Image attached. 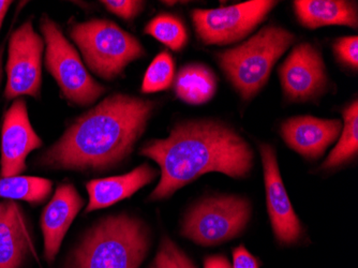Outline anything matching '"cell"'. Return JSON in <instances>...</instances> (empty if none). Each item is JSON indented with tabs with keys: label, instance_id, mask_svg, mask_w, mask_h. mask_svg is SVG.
Listing matches in <instances>:
<instances>
[{
	"label": "cell",
	"instance_id": "603a6c76",
	"mask_svg": "<svg viewBox=\"0 0 358 268\" xmlns=\"http://www.w3.org/2000/svg\"><path fill=\"white\" fill-rule=\"evenodd\" d=\"M150 268H196L191 259L168 237L161 239Z\"/></svg>",
	"mask_w": 358,
	"mask_h": 268
},
{
	"label": "cell",
	"instance_id": "9c48e42d",
	"mask_svg": "<svg viewBox=\"0 0 358 268\" xmlns=\"http://www.w3.org/2000/svg\"><path fill=\"white\" fill-rule=\"evenodd\" d=\"M44 41L30 21L12 34L7 62V99L39 97L42 84V54Z\"/></svg>",
	"mask_w": 358,
	"mask_h": 268
},
{
	"label": "cell",
	"instance_id": "7c38bea8",
	"mask_svg": "<svg viewBox=\"0 0 358 268\" xmlns=\"http://www.w3.org/2000/svg\"><path fill=\"white\" fill-rule=\"evenodd\" d=\"M41 145L30 124L25 100L16 99L3 120L0 177L20 176L26 170L28 155Z\"/></svg>",
	"mask_w": 358,
	"mask_h": 268
},
{
	"label": "cell",
	"instance_id": "cb8c5ba5",
	"mask_svg": "<svg viewBox=\"0 0 358 268\" xmlns=\"http://www.w3.org/2000/svg\"><path fill=\"white\" fill-rule=\"evenodd\" d=\"M334 52L340 62L357 70L358 68V38L356 36L339 38L334 43Z\"/></svg>",
	"mask_w": 358,
	"mask_h": 268
},
{
	"label": "cell",
	"instance_id": "4316f807",
	"mask_svg": "<svg viewBox=\"0 0 358 268\" xmlns=\"http://www.w3.org/2000/svg\"><path fill=\"white\" fill-rule=\"evenodd\" d=\"M204 268H232V265L223 255H211L205 259Z\"/></svg>",
	"mask_w": 358,
	"mask_h": 268
},
{
	"label": "cell",
	"instance_id": "6da1fadb",
	"mask_svg": "<svg viewBox=\"0 0 358 268\" xmlns=\"http://www.w3.org/2000/svg\"><path fill=\"white\" fill-rule=\"evenodd\" d=\"M140 154L160 167V181L150 201L170 197L206 173L243 178L253 167L252 149L246 140L230 127L210 120L177 125L168 138L150 141Z\"/></svg>",
	"mask_w": 358,
	"mask_h": 268
},
{
	"label": "cell",
	"instance_id": "7402d4cb",
	"mask_svg": "<svg viewBox=\"0 0 358 268\" xmlns=\"http://www.w3.org/2000/svg\"><path fill=\"white\" fill-rule=\"evenodd\" d=\"M175 76L174 59L168 52H161L148 66L143 78V94L164 92L172 85Z\"/></svg>",
	"mask_w": 358,
	"mask_h": 268
},
{
	"label": "cell",
	"instance_id": "5b68a950",
	"mask_svg": "<svg viewBox=\"0 0 358 268\" xmlns=\"http://www.w3.org/2000/svg\"><path fill=\"white\" fill-rule=\"evenodd\" d=\"M70 37L88 68L104 80L117 78L129 64L145 55L144 48L134 36L108 20L74 24Z\"/></svg>",
	"mask_w": 358,
	"mask_h": 268
},
{
	"label": "cell",
	"instance_id": "9a60e30c",
	"mask_svg": "<svg viewBox=\"0 0 358 268\" xmlns=\"http://www.w3.org/2000/svg\"><path fill=\"white\" fill-rule=\"evenodd\" d=\"M158 175V171L150 164H142L134 171L120 176L94 179L86 185L90 202L86 211H98L112 206L122 199L138 192L143 187L152 183Z\"/></svg>",
	"mask_w": 358,
	"mask_h": 268
},
{
	"label": "cell",
	"instance_id": "277c9868",
	"mask_svg": "<svg viewBox=\"0 0 358 268\" xmlns=\"http://www.w3.org/2000/svg\"><path fill=\"white\" fill-rule=\"evenodd\" d=\"M295 36L277 26H267L236 48L217 56L221 69L245 100L264 87L279 58L294 43Z\"/></svg>",
	"mask_w": 358,
	"mask_h": 268
},
{
	"label": "cell",
	"instance_id": "d4e9b609",
	"mask_svg": "<svg viewBox=\"0 0 358 268\" xmlns=\"http://www.w3.org/2000/svg\"><path fill=\"white\" fill-rule=\"evenodd\" d=\"M104 7L110 12L120 16L124 21H132L144 9V1L136 0H104Z\"/></svg>",
	"mask_w": 358,
	"mask_h": 268
},
{
	"label": "cell",
	"instance_id": "d6986e66",
	"mask_svg": "<svg viewBox=\"0 0 358 268\" xmlns=\"http://www.w3.org/2000/svg\"><path fill=\"white\" fill-rule=\"evenodd\" d=\"M53 183L34 176L0 177V197L11 201H25L36 205L51 195Z\"/></svg>",
	"mask_w": 358,
	"mask_h": 268
},
{
	"label": "cell",
	"instance_id": "ffe728a7",
	"mask_svg": "<svg viewBox=\"0 0 358 268\" xmlns=\"http://www.w3.org/2000/svg\"><path fill=\"white\" fill-rule=\"evenodd\" d=\"M343 124L341 136L337 146L324 161L323 169H335L343 163L352 160L358 152V102L357 100L350 104L343 111Z\"/></svg>",
	"mask_w": 358,
	"mask_h": 268
},
{
	"label": "cell",
	"instance_id": "44dd1931",
	"mask_svg": "<svg viewBox=\"0 0 358 268\" xmlns=\"http://www.w3.org/2000/svg\"><path fill=\"white\" fill-rule=\"evenodd\" d=\"M145 34L152 36L173 51H180L188 42V31L178 17L162 13L152 19L145 27Z\"/></svg>",
	"mask_w": 358,
	"mask_h": 268
},
{
	"label": "cell",
	"instance_id": "3957f363",
	"mask_svg": "<svg viewBox=\"0 0 358 268\" xmlns=\"http://www.w3.org/2000/svg\"><path fill=\"white\" fill-rule=\"evenodd\" d=\"M150 246L148 227L138 218L110 216L84 237L70 268H138Z\"/></svg>",
	"mask_w": 358,
	"mask_h": 268
},
{
	"label": "cell",
	"instance_id": "f546056e",
	"mask_svg": "<svg viewBox=\"0 0 358 268\" xmlns=\"http://www.w3.org/2000/svg\"><path fill=\"white\" fill-rule=\"evenodd\" d=\"M0 211H1V205H0Z\"/></svg>",
	"mask_w": 358,
	"mask_h": 268
},
{
	"label": "cell",
	"instance_id": "2e32d148",
	"mask_svg": "<svg viewBox=\"0 0 358 268\" xmlns=\"http://www.w3.org/2000/svg\"><path fill=\"white\" fill-rule=\"evenodd\" d=\"M31 250L25 217L14 201L3 203L0 211V268H20Z\"/></svg>",
	"mask_w": 358,
	"mask_h": 268
},
{
	"label": "cell",
	"instance_id": "5bb4252c",
	"mask_svg": "<svg viewBox=\"0 0 358 268\" xmlns=\"http://www.w3.org/2000/svg\"><path fill=\"white\" fill-rule=\"evenodd\" d=\"M83 205V199L72 183H62L56 189L53 199L41 216L44 255L48 262L55 260L70 225Z\"/></svg>",
	"mask_w": 358,
	"mask_h": 268
},
{
	"label": "cell",
	"instance_id": "f1b7e54d",
	"mask_svg": "<svg viewBox=\"0 0 358 268\" xmlns=\"http://www.w3.org/2000/svg\"><path fill=\"white\" fill-rule=\"evenodd\" d=\"M3 51H5V48H3V46H0V82H1V76H3Z\"/></svg>",
	"mask_w": 358,
	"mask_h": 268
},
{
	"label": "cell",
	"instance_id": "4fadbf2b",
	"mask_svg": "<svg viewBox=\"0 0 358 268\" xmlns=\"http://www.w3.org/2000/svg\"><path fill=\"white\" fill-rule=\"evenodd\" d=\"M339 120L313 116L292 117L281 125V136L289 148L307 159H319L343 130Z\"/></svg>",
	"mask_w": 358,
	"mask_h": 268
},
{
	"label": "cell",
	"instance_id": "52a82bcc",
	"mask_svg": "<svg viewBox=\"0 0 358 268\" xmlns=\"http://www.w3.org/2000/svg\"><path fill=\"white\" fill-rule=\"evenodd\" d=\"M251 205L243 197H210L195 205L185 217L182 237L201 246H216L238 237L248 225Z\"/></svg>",
	"mask_w": 358,
	"mask_h": 268
},
{
	"label": "cell",
	"instance_id": "30bf717a",
	"mask_svg": "<svg viewBox=\"0 0 358 268\" xmlns=\"http://www.w3.org/2000/svg\"><path fill=\"white\" fill-rule=\"evenodd\" d=\"M259 153L264 171L267 211L273 234L282 245H293L301 239L303 229L281 178L277 155L268 144L261 145Z\"/></svg>",
	"mask_w": 358,
	"mask_h": 268
},
{
	"label": "cell",
	"instance_id": "ba28073f",
	"mask_svg": "<svg viewBox=\"0 0 358 268\" xmlns=\"http://www.w3.org/2000/svg\"><path fill=\"white\" fill-rule=\"evenodd\" d=\"M277 3L273 0H251L218 9L194 10L193 25L203 43L227 45L246 38Z\"/></svg>",
	"mask_w": 358,
	"mask_h": 268
},
{
	"label": "cell",
	"instance_id": "8fae6325",
	"mask_svg": "<svg viewBox=\"0 0 358 268\" xmlns=\"http://www.w3.org/2000/svg\"><path fill=\"white\" fill-rule=\"evenodd\" d=\"M279 78L285 97L292 101L313 98L327 83L321 53L311 44H299L279 68Z\"/></svg>",
	"mask_w": 358,
	"mask_h": 268
},
{
	"label": "cell",
	"instance_id": "83f0119b",
	"mask_svg": "<svg viewBox=\"0 0 358 268\" xmlns=\"http://www.w3.org/2000/svg\"><path fill=\"white\" fill-rule=\"evenodd\" d=\"M11 3L12 1H8V0H0V28H1V25H3L6 14H7Z\"/></svg>",
	"mask_w": 358,
	"mask_h": 268
},
{
	"label": "cell",
	"instance_id": "8992f818",
	"mask_svg": "<svg viewBox=\"0 0 358 268\" xmlns=\"http://www.w3.org/2000/svg\"><path fill=\"white\" fill-rule=\"evenodd\" d=\"M42 35L46 44L45 66L62 94L72 104L87 106L106 92V88L88 73L76 48L64 37L57 24L42 17Z\"/></svg>",
	"mask_w": 358,
	"mask_h": 268
},
{
	"label": "cell",
	"instance_id": "484cf974",
	"mask_svg": "<svg viewBox=\"0 0 358 268\" xmlns=\"http://www.w3.org/2000/svg\"><path fill=\"white\" fill-rule=\"evenodd\" d=\"M232 268H259V260L253 257L243 246H239L233 251Z\"/></svg>",
	"mask_w": 358,
	"mask_h": 268
},
{
	"label": "cell",
	"instance_id": "7a4b0ae2",
	"mask_svg": "<svg viewBox=\"0 0 358 268\" xmlns=\"http://www.w3.org/2000/svg\"><path fill=\"white\" fill-rule=\"evenodd\" d=\"M155 102L115 94L80 116L42 155L40 164L62 170H108L131 154Z\"/></svg>",
	"mask_w": 358,
	"mask_h": 268
},
{
	"label": "cell",
	"instance_id": "ac0fdd59",
	"mask_svg": "<svg viewBox=\"0 0 358 268\" xmlns=\"http://www.w3.org/2000/svg\"><path fill=\"white\" fill-rule=\"evenodd\" d=\"M216 90V76L204 64H187L175 80L176 96L191 106L206 104L215 96Z\"/></svg>",
	"mask_w": 358,
	"mask_h": 268
},
{
	"label": "cell",
	"instance_id": "e0dca14e",
	"mask_svg": "<svg viewBox=\"0 0 358 268\" xmlns=\"http://www.w3.org/2000/svg\"><path fill=\"white\" fill-rule=\"evenodd\" d=\"M299 23L309 29L340 25L357 28V5L347 0H296L293 3Z\"/></svg>",
	"mask_w": 358,
	"mask_h": 268
}]
</instances>
